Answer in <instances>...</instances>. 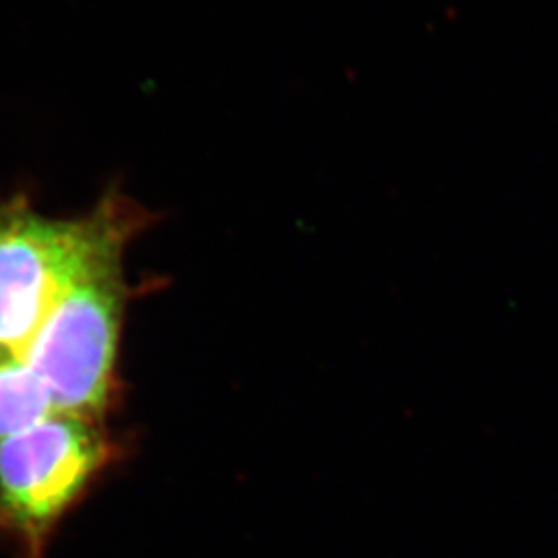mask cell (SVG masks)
<instances>
[{"instance_id": "cell-1", "label": "cell", "mask_w": 558, "mask_h": 558, "mask_svg": "<svg viewBox=\"0 0 558 558\" xmlns=\"http://www.w3.org/2000/svg\"><path fill=\"white\" fill-rule=\"evenodd\" d=\"M143 211L108 197L80 220H50L23 201L0 207V352L21 359L77 281L122 259Z\"/></svg>"}, {"instance_id": "cell-2", "label": "cell", "mask_w": 558, "mask_h": 558, "mask_svg": "<svg viewBox=\"0 0 558 558\" xmlns=\"http://www.w3.org/2000/svg\"><path fill=\"white\" fill-rule=\"evenodd\" d=\"M110 459L98 420L52 412L0 442V538L44 558L60 519Z\"/></svg>"}, {"instance_id": "cell-3", "label": "cell", "mask_w": 558, "mask_h": 558, "mask_svg": "<svg viewBox=\"0 0 558 558\" xmlns=\"http://www.w3.org/2000/svg\"><path fill=\"white\" fill-rule=\"evenodd\" d=\"M126 283L120 260L77 281L52 306L23 360L46 387L52 410L98 420L114 387Z\"/></svg>"}, {"instance_id": "cell-4", "label": "cell", "mask_w": 558, "mask_h": 558, "mask_svg": "<svg viewBox=\"0 0 558 558\" xmlns=\"http://www.w3.org/2000/svg\"><path fill=\"white\" fill-rule=\"evenodd\" d=\"M52 401L23 360L0 356V442L52 414Z\"/></svg>"}, {"instance_id": "cell-5", "label": "cell", "mask_w": 558, "mask_h": 558, "mask_svg": "<svg viewBox=\"0 0 558 558\" xmlns=\"http://www.w3.org/2000/svg\"><path fill=\"white\" fill-rule=\"evenodd\" d=\"M0 356H2V352H0Z\"/></svg>"}]
</instances>
